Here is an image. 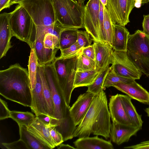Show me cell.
<instances>
[{
    "mask_svg": "<svg viewBox=\"0 0 149 149\" xmlns=\"http://www.w3.org/2000/svg\"><path fill=\"white\" fill-rule=\"evenodd\" d=\"M78 56L67 59H60L56 57L52 62L60 88L68 106H70L72 93L74 89Z\"/></svg>",
    "mask_w": 149,
    "mask_h": 149,
    "instance_id": "obj_7",
    "label": "cell"
},
{
    "mask_svg": "<svg viewBox=\"0 0 149 149\" xmlns=\"http://www.w3.org/2000/svg\"><path fill=\"white\" fill-rule=\"evenodd\" d=\"M38 66L37 59L34 49L32 48L31 49L28 65L31 90L33 89L36 85Z\"/></svg>",
    "mask_w": 149,
    "mask_h": 149,
    "instance_id": "obj_32",
    "label": "cell"
},
{
    "mask_svg": "<svg viewBox=\"0 0 149 149\" xmlns=\"http://www.w3.org/2000/svg\"><path fill=\"white\" fill-rule=\"evenodd\" d=\"M135 4V0H108L105 7L113 24L125 26Z\"/></svg>",
    "mask_w": 149,
    "mask_h": 149,
    "instance_id": "obj_10",
    "label": "cell"
},
{
    "mask_svg": "<svg viewBox=\"0 0 149 149\" xmlns=\"http://www.w3.org/2000/svg\"><path fill=\"white\" fill-rule=\"evenodd\" d=\"M35 26L37 28L43 32L45 35L49 33L55 36L59 39L61 32L66 29L57 21L55 23L48 26Z\"/></svg>",
    "mask_w": 149,
    "mask_h": 149,
    "instance_id": "obj_35",
    "label": "cell"
},
{
    "mask_svg": "<svg viewBox=\"0 0 149 149\" xmlns=\"http://www.w3.org/2000/svg\"><path fill=\"white\" fill-rule=\"evenodd\" d=\"M36 117V115L28 111H10V118L16 122L18 125H24L27 127L33 122Z\"/></svg>",
    "mask_w": 149,
    "mask_h": 149,
    "instance_id": "obj_31",
    "label": "cell"
},
{
    "mask_svg": "<svg viewBox=\"0 0 149 149\" xmlns=\"http://www.w3.org/2000/svg\"><path fill=\"white\" fill-rule=\"evenodd\" d=\"M43 66L54 106L50 126L55 127L62 135L64 141L72 139L76 126L70 116V106L67 104L65 101L53 63Z\"/></svg>",
    "mask_w": 149,
    "mask_h": 149,
    "instance_id": "obj_2",
    "label": "cell"
},
{
    "mask_svg": "<svg viewBox=\"0 0 149 149\" xmlns=\"http://www.w3.org/2000/svg\"><path fill=\"white\" fill-rule=\"evenodd\" d=\"M57 148L58 149H76V148H74L72 146H70L69 144H65L62 143H61L58 145L57 146Z\"/></svg>",
    "mask_w": 149,
    "mask_h": 149,
    "instance_id": "obj_47",
    "label": "cell"
},
{
    "mask_svg": "<svg viewBox=\"0 0 149 149\" xmlns=\"http://www.w3.org/2000/svg\"><path fill=\"white\" fill-rule=\"evenodd\" d=\"M126 53L137 68L149 76V36L139 30L130 34Z\"/></svg>",
    "mask_w": 149,
    "mask_h": 149,
    "instance_id": "obj_5",
    "label": "cell"
},
{
    "mask_svg": "<svg viewBox=\"0 0 149 149\" xmlns=\"http://www.w3.org/2000/svg\"><path fill=\"white\" fill-rule=\"evenodd\" d=\"M145 111L147 113L148 116L149 117V107L145 109Z\"/></svg>",
    "mask_w": 149,
    "mask_h": 149,
    "instance_id": "obj_52",
    "label": "cell"
},
{
    "mask_svg": "<svg viewBox=\"0 0 149 149\" xmlns=\"http://www.w3.org/2000/svg\"><path fill=\"white\" fill-rule=\"evenodd\" d=\"M113 62L111 68L117 74L125 77L139 79L142 72L128 57L126 52L113 51Z\"/></svg>",
    "mask_w": 149,
    "mask_h": 149,
    "instance_id": "obj_9",
    "label": "cell"
},
{
    "mask_svg": "<svg viewBox=\"0 0 149 149\" xmlns=\"http://www.w3.org/2000/svg\"><path fill=\"white\" fill-rule=\"evenodd\" d=\"M81 52L87 56L95 60V50L93 45L83 48Z\"/></svg>",
    "mask_w": 149,
    "mask_h": 149,
    "instance_id": "obj_42",
    "label": "cell"
},
{
    "mask_svg": "<svg viewBox=\"0 0 149 149\" xmlns=\"http://www.w3.org/2000/svg\"><path fill=\"white\" fill-rule=\"evenodd\" d=\"M96 69L85 71H77L75 78L74 88L88 86L94 81L100 72Z\"/></svg>",
    "mask_w": 149,
    "mask_h": 149,
    "instance_id": "obj_25",
    "label": "cell"
},
{
    "mask_svg": "<svg viewBox=\"0 0 149 149\" xmlns=\"http://www.w3.org/2000/svg\"><path fill=\"white\" fill-rule=\"evenodd\" d=\"M9 13L4 12L0 15V59L5 56L12 47L10 40L13 36L9 22Z\"/></svg>",
    "mask_w": 149,
    "mask_h": 149,
    "instance_id": "obj_19",
    "label": "cell"
},
{
    "mask_svg": "<svg viewBox=\"0 0 149 149\" xmlns=\"http://www.w3.org/2000/svg\"><path fill=\"white\" fill-rule=\"evenodd\" d=\"M36 116L44 124L50 127L51 118L49 116L45 114H40Z\"/></svg>",
    "mask_w": 149,
    "mask_h": 149,
    "instance_id": "obj_45",
    "label": "cell"
},
{
    "mask_svg": "<svg viewBox=\"0 0 149 149\" xmlns=\"http://www.w3.org/2000/svg\"><path fill=\"white\" fill-rule=\"evenodd\" d=\"M23 0H10L9 3L8 4V8L12 5L16 3H18L19 2Z\"/></svg>",
    "mask_w": 149,
    "mask_h": 149,
    "instance_id": "obj_49",
    "label": "cell"
},
{
    "mask_svg": "<svg viewBox=\"0 0 149 149\" xmlns=\"http://www.w3.org/2000/svg\"><path fill=\"white\" fill-rule=\"evenodd\" d=\"M18 4L27 11L36 26H48L57 21L52 0H23Z\"/></svg>",
    "mask_w": 149,
    "mask_h": 149,
    "instance_id": "obj_8",
    "label": "cell"
},
{
    "mask_svg": "<svg viewBox=\"0 0 149 149\" xmlns=\"http://www.w3.org/2000/svg\"><path fill=\"white\" fill-rule=\"evenodd\" d=\"M59 39L55 36L49 33L45 35L44 40L45 65L52 62L56 58V54L59 49Z\"/></svg>",
    "mask_w": 149,
    "mask_h": 149,
    "instance_id": "obj_22",
    "label": "cell"
},
{
    "mask_svg": "<svg viewBox=\"0 0 149 149\" xmlns=\"http://www.w3.org/2000/svg\"><path fill=\"white\" fill-rule=\"evenodd\" d=\"M49 132L56 146L62 143L64 141L62 135L53 127H50Z\"/></svg>",
    "mask_w": 149,
    "mask_h": 149,
    "instance_id": "obj_40",
    "label": "cell"
},
{
    "mask_svg": "<svg viewBox=\"0 0 149 149\" xmlns=\"http://www.w3.org/2000/svg\"><path fill=\"white\" fill-rule=\"evenodd\" d=\"M97 135L79 138L73 142L76 149H113L110 141L99 138Z\"/></svg>",
    "mask_w": 149,
    "mask_h": 149,
    "instance_id": "obj_20",
    "label": "cell"
},
{
    "mask_svg": "<svg viewBox=\"0 0 149 149\" xmlns=\"http://www.w3.org/2000/svg\"><path fill=\"white\" fill-rule=\"evenodd\" d=\"M31 92L32 103L30 108L32 111L35 114L36 116L40 114L49 116L43 92L41 79L38 66L36 85L34 88L31 90Z\"/></svg>",
    "mask_w": 149,
    "mask_h": 149,
    "instance_id": "obj_13",
    "label": "cell"
},
{
    "mask_svg": "<svg viewBox=\"0 0 149 149\" xmlns=\"http://www.w3.org/2000/svg\"><path fill=\"white\" fill-rule=\"evenodd\" d=\"M90 36L86 31L78 30L77 42L81 48H83L91 45L93 40Z\"/></svg>",
    "mask_w": 149,
    "mask_h": 149,
    "instance_id": "obj_37",
    "label": "cell"
},
{
    "mask_svg": "<svg viewBox=\"0 0 149 149\" xmlns=\"http://www.w3.org/2000/svg\"><path fill=\"white\" fill-rule=\"evenodd\" d=\"M78 29L67 28L61 33L59 38V49L61 51L67 49L77 41Z\"/></svg>",
    "mask_w": 149,
    "mask_h": 149,
    "instance_id": "obj_26",
    "label": "cell"
},
{
    "mask_svg": "<svg viewBox=\"0 0 149 149\" xmlns=\"http://www.w3.org/2000/svg\"><path fill=\"white\" fill-rule=\"evenodd\" d=\"M142 27L143 31L149 36V14L143 15Z\"/></svg>",
    "mask_w": 149,
    "mask_h": 149,
    "instance_id": "obj_44",
    "label": "cell"
},
{
    "mask_svg": "<svg viewBox=\"0 0 149 149\" xmlns=\"http://www.w3.org/2000/svg\"><path fill=\"white\" fill-rule=\"evenodd\" d=\"M110 70V67L108 65L100 71L93 82L87 86L86 92L96 95L103 90V85L105 78Z\"/></svg>",
    "mask_w": 149,
    "mask_h": 149,
    "instance_id": "obj_30",
    "label": "cell"
},
{
    "mask_svg": "<svg viewBox=\"0 0 149 149\" xmlns=\"http://www.w3.org/2000/svg\"><path fill=\"white\" fill-rule=\"evenodd\" d=\"M107 1L108 0H100V1L104 6H106Z\"/></svg>",
    "mask_w": 149,
    "mask_h": 149,
    "instance_id": "obj_50",
    "label": "cell"
},
{
    "mask_svg": "<svg viewBox=\"0 0 149 149\" xmlns=\"http://www.w3.org/2000/svg\"><path fill=\"white\" fill-rule=\"evenodd\" d=\"M95 95L89 92L80 94L70 107L71 117L76 126L81 122L88 111Z\"/></svg>",
    "mask_w": 149,
    "mask_h": 149,
    "instance_id": "obj_12",
    "label": "cell"
},
{
    "mask_svg": "<svg viewBox=\"0 0 149 149\" xmlns=\"http://www.w3.org/2000/svg\"><path fill=\"white\" fill-rule=\"evenodd\" d=\"M10 0H0V11L5 8H9L8 4Z\"/></svg>",
    "mask_w": 149,
    "mask_h": 149,
    "instance_id": "obj_46",
    "label": "cell"
},
{
    "mask_svg": "<svg viewBox=\"0 0 149 149\" xmlns=\"http://www.w3.org/2000/svg\"><path fill=\"white\" fill-rule=\"evenodd\" d=\"M9 13V22L13 36L27 43L31 49L33 48L35 26L28 13L18 4Z\"/></svg>",
    "mask_w": 149,
    "mask_h": 149,
    "instance_id": "obj_4",
    "label": "cell"
},
{
    "mask_svg": "<svg viewBox=\"0 0 149 149\" xmlns=\"http://www.w3.org/2000/svg\"><path fill=\"white\" fill-rule=\"evenodd\" d=\"M108 107L112 122L125 125L137 127L127 117L122 104L119 94H117L111 96Z\"/></svg>",
    "mask_w": 149,
    "mask_h": 149,
    "instance_id": "obj_16",
    "label": "cell"
},
{
    "mask_svg": "<svg viewBox=\"0 0 149 149\" xmlns=\"http://www.w3.org/2000/svg\"><path fill=\"white\" fill-rule=\"evenodd\" d=\"M0 94L7 99L31 107L32 98L27 69L16 63L1 70Z\"/></svg>",
    "mask_w": 149,
    "mask_h": 149,
    "instance_id": "obj_3",
    "label": "cell"
},
{
    "mask_svg": "<svg viewBox=\"0 0 149 149\" xmlns=\"http://www.w3.org/2000/svg\"><path fill=\"white\" fill-rule=\"evenodd\" d=\"M141 129L138 127L125 125L112 122L110 138L111 141L119 145L128 142L132 136L136 135Z\"/></svg>",
    "mask_w": 149,
    "mask_h": 149,
    "instance_id": "obj_14",
    "label": "cell"
},
{
    "mask_svg": "<svg viewBox=\"0 0 149 149\" xmlns=\"http://www.w3.org/2000/svg\"><path fill=\"white\" fill-rule=\"evenodd\" d=\"M112 86L126 94L132 99L144 104L149 103V93L136 81L130 83H118Z\"/></svg>",
    "mask_w": 149,
    "mask_h": 149,
    "instance_id": "obj_15",
    "label": "cell"
},
{
    "mask_svg": "<svg viewBox=\"0 0 149 149\" xmlns=\"http://www.w3.org/2000/svg\"><path fill=\"white\" fill-rule=\"evenodd\" d=\"M82 49L79 46L77 41L68 48L61 51L60 56L56 58L63 59L74 58L79 55Z\"/></svg>",
    "mask_w": 149,
    "mask_h": 149,
    "instance_id": "obj_36",
    "label": "cell"
},
{
    "mask_svg": "<svg viewBox=\"0 0 149 149\" xmlns=\"http://www.w3.org/2000/svg\"><path fill=\"white\" fill-rule=\"evenodd\" d=\"M10 111L9 109L7 103L0 99V120H4L10 118Z\"/></svg>",
    "mask_w": 149,
    "mask_h": 149,
    "instance_id": "obj_39",
    "label": "cell"
},
{
    "mask_svg": "<svg viewBox=\"0 0 149 149\" xmlns=\"http://www.w3.org/2000/svg\"><path fill=\"white\" fill-rule=\"evenodd\" d=\"M111 124L107 97L103 90L95 96L83 119L76 126L73 137L89 136L93 134L107 139L110 137Z\"/></svg>",
    "mask_w": 149,
    "mask_h": 149,
    "instance_id": "obj_1",
    "label": "cell"
},
{
    "mask_svg": "<svg viewBox=\"0 0 149 149\" xmlns=\"http://www.w3.org/2000/svg\"><path fill=\"white\" fill-rule=\"evenodd\" d=\"M86 0H79L78 1V2L82 5H84V2Z\"/></svg>",
    "mask_w": 149,
    "mask_h": 149,
    "instance_id": "obj_51",
    "label": "cell"
},
{
    "mask_svg": "<svg viewBox=\"0 0 149 149\" xmlns=\"http://www.w3.org/2000/svg\"><path fill=\"white\" fill-rule=\"evenodd\" d=\"M79 0H78V1H79Z\"/></svg>",
    "mask_w": 149,
    "mask_h": 149,
    "instance_id": "obj_53",
    "label": "cell"
},
{
    "mask_svg": "<svg viewBox=\"0 0 149 149\" xmlns=\"http://www.w3.org/2000/svg\"><path fill=\"white\" fill-rule=\"evenodd\" d=\"M96 69L95 60L87 56L81 52L78 56L77 71H85Z\"/></svg>",
    "mask_w": 149,
    "mask_h": 149,
    "instance_id": "obj_34",
    "label": "cell"
},
{
    "mask_svg": "<svg viewBox=\"0 0 149 149\" xmlns=\"http://www.w3.org/2000/svg\"><path fill=\"white\" fill-rule=\"evenodd\" d=\"M45 36V35L43 32L36 28V34L33 48L37 59L38 65H43L45 64L44 44Z\"/></svg>",
    "mask_w": 149,
    "mask_h": 149,
    "instance_id": "obj_28",
    "label": "cell"
},
{
    "mask_svg": "<svg viewBox=\"0 0 149 149\" xmlns=\"http://www.w3.org/2000/svg\"><path fill=\"white\" fill-rule=\"evenodd\" d=\"M100 0H89L84 6V28L93 41L101 42L99 37Z\"/></svg>",
    "mask_w": 149,
    "mask_h": 149,
    "instance_id": "obj_11",
    "label": "cell"
},
{
    "mask_svg": "<svg viewBox=\"0 0 149 149\" xmlns=\"http://www.w3.org/2000/svg\"><path fill=\"white\" fill-rule=\"evenodd\" d=\"M120 96L128 118L135 126L142 128L143 121L141 119V116L137 112L131 101L132 98L127 95L120 94Z\"/></svg>",
    "mask_w": 149,
    "mask_h": 149,
    "instance_id": "obj_23",
    "label": "cell"
},
{
    "mask_svg": "<svg viewBox=\"0 0 149 149\" xmlns=\"http://www.w3.org/2000/svg\"><path fill=\"white\" fill-rule=\"evenodd\" d=\"M38 67L41 77L44 95L46 102L49 116L52 118L54 113V106L51 93L46 80L43 65Z\"/></svg>",
    "mask_w": 149,
    "mask_h": 149,
    "instance_id": "obj_27",
    "label": "cell"
},
{
    "mask_svg": "<svg viewBox=\"0 0 149 149\" xmlns=\"http://www.w3.org/2000/svg\"><path fill=\"white\" fill-rule=\"evenodd\" d=\"M2 145L8 149H28L25 143L22 140H19L10 143H3Z\"/></svg>",
    "mask_w": 149,
    "mask_h": 149,
    "instance_id": "obj_41",
    "label": "cell"
},
{
    "mask_svg": "<svg viewBox=\"0 0 149 149\" xmlns=\"http://www.w3.org/2000/svg\"><path fill=\"white\" fill-rule=\"evenodd\" d=\"M135 81V80L120 76L116 74L111 68L105 78L103 85V89L112 86L113 84L118 83H130Z\"/></svg>",
    "mask_w": 149,
    "mask_h": 149,
    "instance_id": "obj_33",
    "label": "cell"
},
{
    "mask_svg": "<svg viewBox=\"0 0 149 149\" xmlns=\"http://www.w3.org/2000/svg\"><path fill=\"white\" fill-rule=\"evenodd\" d=\"M113 42L112 48L114 50L126 52L130 33L125 26L113 24Z\"/></svg>",
    "mask_w": 149,
    "mask_h": 149,
    "instance_id": "obj_21",
    "label": "cell"
},
{
    "mask_svg": "<svg viewBox=\"0 0 149 149\" xmlns=\"http://www.w3.org/2000/svg\"><path fill=\"white\" fill-rule=\"evenodd\" d=\"M27 127L32 135L49 149L56 147L50 134V127L44 124L36 116L33 122Z\"/></svg>",
    "mask_w": 149,
    "mask_h": 149,
    "instance_id": "obj_17",
    "label": "cell"
},
{
    "mask_svg": "<svg viewBox=\"0 0 149 149\" xmlns=\"http://www.w3.org/2000/svg\"><path fill=\"white\" fill-rule=\"evenodd\" d=\"M57 20L65 28H84V5L76 0H52Z\"/></svg>",
    "mask_w": 149,
    "mask_h": 149,
    "instance_id": "obj_6",
    "label": "cell"
},
{
    "mask_svg": "<svg viewBox=\"0 0 149 149\" xmlns=\"http://www.w3.org/2000/svg\"><path fill=\"white\" fill-rule=\"evenodd\" d=\"M104 29L105 42L106 45L112 48L114 39L113 23L106 7L104 6Z\"/></svg>",
    "mask_w": 149,
    "mask_h": 149,
    "instance_id": "obj_29",
    "label": "cell"
},
{
    "mask_svg": "<svg viewBox=\"0 0 149 149\" xmlns=\"http://www.w3.org/2000/svg\"><path fill=\"white\" fill-rule=\"evenodd\" d=\"M104 6L100 1V10L99 15V37L101 42L106 44L104 29Z\"/></svg>",
    "mask_w": 149,
    "mask_h": 149,
    "instance_id": "obj_38",
    "label": "cell"
},
{
    "mask_svg": "<svg viewBox=\"0 0 149 149\" xmlns=\"http://www.w3.org/2000/svg\"><path fill=\"white\" fill-rule=\"evenodd\" d=\"M19 129L20 139L26 145L28 149H49L32 135L24 125H18Z\"/></svg>",
    "mask_w": 149,
    "mask_h": 149,
    "instance_id": "obj_24",
    "label": "cell"
},
{
    "mask_svg": "<svg viewBox=\"0 0 149 149\" xmlns=\"http://www.w3.org/2000/svg\"><path fill=\"white\" fill-rule=\"evenodd\" d=\"M149 2V0H135V6L139 8L142 3H146Z\"/></svg>",
    "mask_w": 149,
    "mask_h": 149,
    "instance_id": "obj_48",
    "label": "cell"
},
{
    "mask_svg": "<svg viewBox=\"0 0 149 149\" xmlns=\"http://www.w3.org/2000/svg\"><path fill=\"white\" fill-rule=\"evenodd\" d=\"M96 70L100 72L113 62V48L107 45L94 41Z\"/></svg>",
    "mask_w": 149,
    "mask_h": 149,
    "instance_id": "obj_18",
    "label": "cell"
},
{
    "mask_svg": "<svg viewBox=\"0 0 149 149\" xmlns=\"http://www.w3.org/2000/svg\"><path fill=\"white\" fill-rule=\"evenodd\" d=\"M126 149H149V140L134 145L125 147Z\"/></svg>",
    "mask_w": 149,
    "mask_h": 149,
    "instance_id": "obj_43",
    "label": "cell"
}]
</instances>
